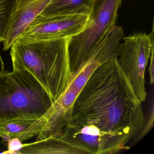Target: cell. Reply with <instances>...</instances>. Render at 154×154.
Here are the masks:
<instances>
[{
	"instance_id": "1",
	"label": "cell",
	"mask_w": 154,
	"mask_h": 154,
	"mask_svg": "<svg viewBox=\"0 0 154 154\" xmlns=\"http://www.w3.org/2000/svg\"><path fill=\"white\" fill-rule=\"evenodd\" d=\"M72 119L81 126L94 125L131 138L143 129L141 103L117 59L100 65L93 72L73 103Z\"/></svg>"
},
{
	"instance_id": "2",
	"label": "cell",
	"mask_w": 154,
	"mask_h": 154,
	"mask_svg": "<svg viewBox=\"0 0 154 154\" xmlns=\"http://www.w3.org/2000/svg\"><path fill=\"white\" fill-rule=\"evenodd\" d=\"M70 38L26 42L16 40L10 48L13 69L28 71L54 102L70 83L68 51Z\"/></svg>"
},
{
	"instance_id": "3",
	"label": "cell",
	"mask_w": 154,
	"mask_h": 154,
	"mask_svg": "<svg viewBox=\"0 0 154 154\" xmlns=\"http://www.w3.org/2000/svg\"><path fill=\"white\" fill-rule=\"evenodd\" d=\"M54 102L27 70L0 71V125L19 119L40 118Z\"/></svg>"
},
{
	"instance_id": "4",
	"label": "cell",
	"mask_w": 154,
	"mask_h": 154,
	"mask_svg": "<svg viewBox=\"0 0 154 154\" xmlns=\"http://www.w3.org/2000/svg\"><path fill=\"white\" fill-rule=\"evenodd\" d=\"M122 2V0H92L89 15L91 23L70 38L68 43L70 83L91 62L98 46L116 25Z\"/></svg>"
},
{
	"instance_id": "5",
	"label": "cell",
	"mask_w": 154,
	"mask_h": 154,
	"mask_svg": "<svg viewBox=\"0 0 154 154\" xmlns=\"http://www.w3.org/2000/svg\"><path fill=\"white\" fill-rule=\"evenodd\" d=\"M119 64L130 83L138 100L142 103L147 96L145 72L151 50L154 48V22L151 33H135L122 38Z\"/></svg>"
},
{
	"instance_id": "6",
	"label": "cell",
	"mask_w": 154,
	"mask_h": 154,
	"mask_svg": "<svg viewBox=\"0 0 154 154\" xmlns=\"http://www.w3.org/2000/svg\"><path fill=\"white\" fill-rule=\"evenodd\" d=\"M61 136L66 141L79 149L83 154L118 153L128 147L129 135L102 130L93 125H78L72 121L66 124Z\"/></svg>"
},
{
	"instance_id": "7",
	"label": "cell",
	"mask_w": 154,
	"mask_h": 154,
	"mask_svg": "<svg viewBox=\"0 0 154 154\" xmlns=\"http://www.w3.org/2000/svg\"><path fill=\"white\" fill-rule=\"evenodd\" d=\"M90 23L89 16L38 15L16 40L26 42L72 37L83 31Z\"/></svg>"
},
{
	"instance_id": "8",
	"label": "cell",
	"mask_w": 154,
	"mask_h": 154,
	"mask_svg": "<svg viewBox=\"0 0 154 154\" xmlns=\"http://www.w3.org/2000/svg\"><path fill=\"white\" fill-rule=\"evenodd\" d=\"M52 0H17V9L11 20L3 50L10 49L13 43L34 19Z\"/></svg>"
},
{
	"instance_id": "9",
	"label": "cell",
	"mask_w": 154,
	"mask_h": 154,
	"mask_svg": "<svg viewBox=\"0 0 154 154\" xmlns=\"http://www.w3.org/2000/svg\"><path fill=\"white\" fill-rule=\"evenodd\" d=\"M18 154H83L79 149L66 141L61 135L33 143L23 144Z\"/></svg>"
},
{
	"instance_id": "10",
	"label": "cell",
	"mask_w": 154,
	"mask_h": 154,
	"mask_svg": "<svg viewBox=\"0 0 154 154\" xmlns=\"http://www.w3.org/2000/svg\"><path fill=\"white\" fill-rule=\"evenodd\" d=\"M92 4V0H52L38 15L44 17L89 16Z\"/></svg>"
},
{
	"instance_id": "11",
	"label": "cell",
	"mask_w": 154,
	"mask_h": 154,
	"mask_svg": "<svg viewBox=\"0 0 154 154\" xmlns=\"http://www.w3.org/2000/svg\"><path fill=\"white\" fill-rule=\"evenodd\" d=\"M17 0H0V43L6 41Z\"/></svg>"
},
{
	"instance_id": "12",
	"label": "cell",
	"mask_w": 154,
	"mask_h": 154,
	"mask_svg": "<svg viewBox=\"0 0 154 154\" xmlns=\"http://www.w3.org/2000/svg\"><path fill=\"white\" fill-rule=\"evenodd\" d=\"M100 64L95 61H91L79 73V74L70 83L68 88L79 94L87 82L91 74Z\"/></svg>"
},
{
	"instance_id": "13",
	"label": "cell",
	"mask_w": 154,
	"mask_h": 154,
	"mask_svg": "<svg viewBox=\"0 0 154 154\" xmlns=\"http://www.w3.org/2000/svg\"><path fill=\"white\" fill-rule=\"evenodd\" d=\"M8 149L3 153L6 154H18L23 147L22 142L17 138H12L8 141Z\"/></svg>"
},
{
	"instance_id": "14",
	"label": "cell",
	"mask_w": 154,
	"mask_h": 154,
	"mask_svg": "<svg viewBox=\"0 0 154 154\" xmlns=\"http://www.w3.org/2000/svg\"><path fill=\"white\" fill-rule=\"evenodd\" d=\"M150 107L149 111V114L148 122H147L146 127L145 128V129L142 131V133L140 135V137L138 138V140L141 138L145 136L147 133L149 131L152 126H153V123H154V101L153 99L152 100V103L150 104Z\"/></svg>"
},
{
	"instance_id": "15",
	"label": "cell",
	"mask_w": 154,
	"mask_h": 154,
	"mask_svg": "<svg viewBox=\"0 0 154 154\" xmlns=\"http://www.w3.org/2000/svg\"><path fill=\"white\" fill-rule=\"evenodd\" d=\"M154 48L151 50V54L150 57V64L149 68V78H150V84H153L154 82Z\"/></svg>"
}]
</instances>
